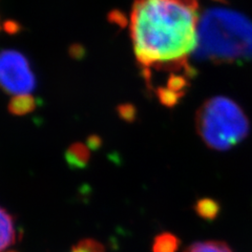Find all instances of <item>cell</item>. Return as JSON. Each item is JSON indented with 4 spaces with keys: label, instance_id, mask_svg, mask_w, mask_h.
Instances as JSON below:
<instances>
[{
    "label": "cell",
    "instance_id": "obj_1",
    "mask_svg": "<svg viewBox=\"0 0 252 252\" xmlns=\"http://www.w3.org/2000/svg\"><path fill=\"white\" fill-rule=\"evenodd\" d=\"M198 0H135L129 16L133 53L151 85L157 75L162 84L155 94L173 106L184 96L193 76L189 64L198 45Z\"/></svg>",
    "mask_w": 252,
    "mask_h": 252
},
{
    "label": "cell",
    "instance_id": "obj_2",
    "mask_svg": "<svg viewBox=\"0 0 252 252\" xmlns=\"http://www.w3.org/2000/svg\"><path fill=\"white\" fill-rule=\"evenodd\" d=\"M194 54L217 63L252 59V22L229 9L207 10L200 18Z\"/></svg>",
    "mask_w": 252,
    "mask_h": 252
},
{
    "label": "cell",
    "instance_id": "obj_3",
    "mask_svg": "<svg viewBox=\"0 0 252 252\" xmlns=\"http://www.w3.org/2000/svg\"><path fill=\"white\" fill-rule=\"evenodd\" d=\"M195 127L209 148L225 152L248 136L250 124L236 102L228 97L216 96L205 101L196 112Z\"/></svg>",
    "mask_w": 252,
    "mask_h": 252
},
{
    "label": "cell",
    "instance_id": "obj_4",
    "mask_svg": "<svg viewBox=\"0 0 252 252\" xmlns=\"http://www.w3.org/2000/svg\"><path fill=\"white\" fill-rule=\"evenodd\" d=\"M35 76L28 59L19 52H0V90L13 96L31 94L35 88Z\"/></svg>",
    "mask_w": 252,
    "mask_h": 252
},
{
    "label": "cell",
    "instance_id": "obj_5",
    "mask_svg": "<svg viewBox=\"0 0 252 252\" xmlns=\"http://www.w3.org/2000/svg\"><path fill=\"white\" fill-rule=\"evenodd\" d=\"M17 239L13 217L5 209L0 207V252L12 246Z\"/></svg>",
    "mask_w": 252,
    "mask_h": 252
},
{
    "label": "cell",
    "instance_id": "obj_6",
    "mask_svg": "<svg viewBox=\"0 0 252 252\" xmlns=\"http://www.w3.org/2000/svg\"><path fill=\"white\" fill-rule=\"evenodd\" d=\"M193 209L201 219L212 222L220 214V204L212 198H202L195 202Z\"/></svg>",
    "mask_w": 252,
    "mask_h": 252
},
{
    "label": "cell",
    "instance_id": "obj_7",
    "mask_svg": "<svg viewBox=\"0 0 252 252\" xmlns=\"http://www.w3.org/2000/svg\"><path fill=\"white\" fill-rule=\"evenodd\" d=\"M180 240L177 235L164 232L157 236L153 244L154 252H178L180 247Z\"/></svg>",
    "mask_w": 252,
    "mask_h": 252
},
{
    "label": "cell",
    "instance_id": "obj_8",
    "mask_svg": "<svg viewBox=\"0 0 252 252\" xmlns=\"http://www.w3.org/2000/svg\"><path fill=\"white\" fill-rule=\"evenodd\" d=\"M35 109V99L32 94L15 96L9 104V110L17 116L27 115Z\"/></svg>",
    "mask_w": 252,
    "mask_h": 252
},
{
    "label": "cell",
    "instance_id": "obj_9",
    "mask_svg": "<svg viewBox=\"0 0 252 252\" xmlns=\"http://www.w3.org/2000/svg\"><path fill=\"white\" fill-rule=\"evenodd\" d=\"M185 252H233L228 244L220 241H204L194 243Z\"/></svg>",
    "mask_w": 252,
    "mask_h": 252
},
{
    "label": "cell",
    "instance_id": "obj_10",
    "mask_svg": "<svg viewBox=\"0 0 252 252\" xmlns=\"http://www.w3.org/2000/svg\"><path fill=\"white\" fill-rule=\"evenodd\" d=\"M90 153L86 147L82 144H75L68 149L67 160L70 164L76 166H83L89 160Z\"/></svg>",
    "mask_w": 252,
    "mask_h": 252
},
{
    "label": "cell",
    "instance_id": "obj_11",
    "mask_svg": "<svg viewBox=\"0 0 252 252\" xmlns=\"http://www.w3.org/2000/svg\"><path fill=\"white\" fill-rule=\"evenodd\" d=\"M72 252H104V249L94 240H83L77 244Z\"/></svg>",
    "mask_w": 252,
    "mask_h": 252
}]
</instances>
